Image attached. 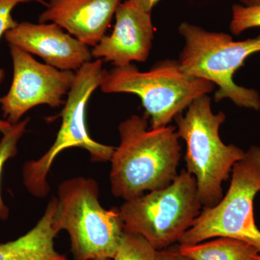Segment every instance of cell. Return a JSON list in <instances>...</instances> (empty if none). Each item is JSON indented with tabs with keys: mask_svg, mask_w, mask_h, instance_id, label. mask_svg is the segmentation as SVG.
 I'll return each instance as SVG.
<instances>
[{
	"mask_svg": "<svg viewBox=\"0 0 260 260\" xmlns=\"http://www.w3.org/2000/svg\"><path fill=\"white\" fill-rule=\"evenodd\" d=\"M223 112L214 114L208 95L195 99L176 116L177 132L186 143V171L194 177L203 208L216 205L223 198L224 181L230 177L236 162L245 151L235 145H225L219 130L225 120Z\"/></svg>",
	"mask_w": 260,
	"mask_h": 260,
	"instance_id": "obj_2",
	"label": "cell"
},
{
	"mask_svg": "<svg viewBox=\"0 0 260 260\" xmlns=\"http://www.w3.org/2000/svg\"><path fill=\"white\" fill-rule=\"evenodd\" d=\"M157 254L143 236L124 230L112 260H156Z\"/></svg>",
	"mask_w": 260,
	"mask_h": 260,
	"instance_id": "obj_15",
	"label": "cell"
},
{
	"mask_svg": "<svg viewBox=\"0 0 260 260\" xmlns=\"http://www.w3.org/2000/svg\"><path fill=\"white\" fill-rule=\"evenodd\" d=\"M107 70L103 68L101 59L88 61L77 70L61 112V126L55 141L41 158L24 164L22 170L24 185L36 198H46L50 192L48 174L56 157L66 149H85L93 162L110 161L115 147L95 141L89 135L86 124L89 99L102 85Z\"/></svg>",
	"mask_w": 260,
	"mask_h": 260,
	"instance_id": "obj_6",
	"label": "cell"
},
{
	"mask_svg": "<svg viewBox=\"0 0 260 260\" xmlns=\"http://www.w3.org/2000/svg\"><path fill=\"white\" fill-rule=\"evenodd\" d=\"M156 260H191L187 256L181 254L179 245L172 246L167 249L158 251Z\"/></svg>",
	"mask_w": 260,
	"mask_h": 260,
	"instance_id": "obj_19",
	"label": "cell"
},
{
	"mask_svg": "<svg viewBox=\"0 0 260 260\" xmlns=\"http://www.w3.org/2000/svg\"><path fill=\"white\" fill-rule=\"evenodd\" d=\"M101 89L105 93L138 95L150 128L169 125L195 99L208 95L211 82L187 74L178 60L166 59L142 72L135 65L116 68L106 73Z\"/></svg>",
	"mask_w": 260,
	"mask_h": 260,
	"instance_id": "obj_5",
	"label": "cell"
},
{
	"mask_svg": "<svg viewBox=\"0 0 260 260\" xmlns=\"http://www.w3.org/2000/svg\"><path fill=\"white\" fill-rule=\"evenodd\" d=\"M137 4L139 5L140 7L146 10V11L151 13L152 10L160 0H133Z\"/></svg>",
	"mask_w": 260,
	"mask_h": 260,
	"instance_id": "obj_20",
	"label": "cell"
},
{
	"mask_svg": "<svg viewBox=\"0 0 260 260\" xmlns=\"http://www.w3.org/2000/svg\"><path fill=\"white\" fill-rule=\"evenodd\" d=\"M99 260H112L111 259H99Z\"/></svg>",
	"mask_w": 260,
	"mask_h": 260,
	"instance_id": "obj_24",
	"label": "cell"
},
{
	"mask_svg": "<svg viewBox=\"0 0 260 260\" xmlns=\"http://www.w3.org/2000/svg\"><path fill=\"white\" fill-rule=\"evenodd\" d=\"M242 5L246 7L258 6L260 5V0H239Z\"/></svg>",
	"mask_w": 260,
	"mask_h": 260,
	"instance_id": "obj_22",
	"label": "cell"
},
{
	"mask_svg": "<svg viewBox=\"0 0 260 260\" xmlns=\"http://www.w3.org/2000/svg\"><path fill=\"white\" fill-rule=\"evenodd\" d=\"M54 224L69 234L73 260L112 259L123 232L119 208L106 210L91 178L75 177L59 184Z\"/></svg>",
	"mask_w": 260,
	"mask_h": 260,
	"instance_id": "obj_4",
	"label": "cell"
},
{
	"mask_svg": "<svg viewBox=\"0 0 260 260\" xmlns=\"http://www.w3.org/2000/svg\"><path fill=\"white\" fill-rule=\"evenodd\" d=\"M32 0H0V39L8 30L15 28L18 25L13 18L12 12L13 9L21 3H29ZM5 72L0 68V85L5 79Z\"/></svg>",
	"mask_w": 260,
	"mask_h": 260,
	"instance_id": "obj_18",
	"label": "cell"
},
{
	"mask_svg": "<svg viewBox=\"0 0 260 260\" xmlns=\"http://www.w3.org/2000/svg\"><path fill=\"white\" fill-rule=\"evenodd\" d=\"M260 192V146L252 145L236 162L226 194L216 205L203 208L181 237L179 245H192L218 237L249 243L260 254V230L254 216V201Z\"/></svg>",
	"mask_w": 260,
	"mask_h": 260,
	"instance_id": "obj_8",
	"label": "cell"
},
{
	"mask_svg": "<svg viewBox=\"0 0 260 260\" xmlns=\"http://www.w3.org/2000/svg\"><path fill=\"white\" fill-rule=\"evenodd\" d=\"M202 208L194 177L183 169L170 185L125 200L119 210L124 231L160 251L179 243Z\"/></svg>",
	"mask_w": 260,
	"mask_h": 260,
	"instance_id": "obj_7",
	"label": "cell"
},
{
	"mask_svg": "<svg viewBox=\"0 0 260 260\" xmlns=\"http://www.w3.org/2000/svg\"><path fill=\"white\" fill-rule=\"evenodd\" d=\"M13 125V124H10L9 121L0 119V133H4L7 130L10 129Z\"/></svg>",
	"mask_w": 260,
	"mask_h": 260,
	"instance_id": "obj_21",
	"label": "cell"
},
{
	"mask_svg": "<svg viewBox=\"0 0 260 260\" xmlns=\"http://www.w3.org/2000/svg\"><path fill=\"white\" fill-rule=\"evenodd\" d=\"M260 27V5L246 7L234 5L232 7V18L230 30L239 36L248 29Z\"/></svg>",
	"mask_w": 260,
	"mask_h": 260,
	"instance_id": "obj_17",
	"label": "cell"
},
{
	"mask_svg": "<svg viewBox=\"0 0 260 260\" xmlns=\"http://www.w3.org/2000/svg\"><path fill=\"white\" fill-rule=\"evenodd\" d=\"M5 37L10 45L39 56L58 70L77 71L93 58L88 46L55 23L22 22Z\"/></svg>",
	"mask_w": 260,
	"mask_h": 260,
	"instance_id": "obj_11",
	"label": "cell"
},
{
	"mask_svg": "<svg viewBox=\"0 0 260 260\" xmlns=\"http://www.w3.org/2000/svg\"><path fill=\"white\" fill-rule=\"evenodd\" d=\"M13 64V78L9 91L0 97L3 116L10 124L20 121L27 112L39 105L59 107L69 93L75 73L42 64L31 54L10 45Z\"/></svg>",
	"mask_w": 260,
	"mask_h": 260,
	"instance_id": "obj_9",
	"label": "cell"
},
{
	"mask_svg": "<svg viewBox=\"0 0 260 260\" xmlns=\"http://www.w3.org/2000/svg\"><path fill=\"white\" fill-rule=\"evenodd\" d=\"M122 0H49L39 23H53L70 35L95 47L105 37Z\"/></svg>",
	"mask_w": 260,
	"mask_h": 260,
	"instance_id": "obj_12",
	"label": "cell"
},
{
	"mask_svg": "<svg viewBox=\"0 0 260 260\" xmlns=\"http://www.w3.org/2000/svg\"><path fill=\"white\" fill-rule=\"evenodd\" d=\"M114 16L116 23L112 34L106 35L93 48L92 56L116 68L133 61L144 62L150 55L154 39L151 13L133 0H126L118 6Z\"/></svg>",
	"mask_w": 260,
	"mask_h": 260,
	"instance_id": "obj_10",
	"label": "cell"
},
{
	"mask_svg": "<svg viewBox=\"0 0 260 260\" xmlns=\"http://www.w3.org/2000/svg\"><path fill=\"white\" fill-rule=\"evenodd\" d=\"M256 260H260V254L256 256Z\"/></svg>",
	"mask_w": 260,
	"mask_h": 260,
	"instance_id": "obj_23",
	"label": "cell"
},
{
	"mask_svg": "<svg viewBox=\"0 0 260 260\" xmlns=\"http://www.w3.org/2000/svg\"><path fill=\"white\" fill-rule=\"evenodd\" d=\"M179 32L184 42L178 59L181 68L187 74L218 86L215 102L228 99L238 107L260 110L259 93L238 85L234 80L246 59L260 52V34L236 42L229 34L208 31L187 22L180 24Z\"/></svg>",
	"mask_w": 260,
	"mask_h": 260,
	"instance_id": "obj_3",
	"label": "cell"
},
{
	"mask_svg": "<svg viewBox=\"0 0 260 260\" xmlns=\"http://www.w3.org/2000/svg\"><path fill=\"white\" fill-rule=\"evenodd\" d=\"M56 205L57 198H51L35 226L14 241L0 244V260H68L54 246L59 233L54 224Z\"/></svg>",
	"mask_w": 260,
	"mask_h": 260,
	"instance_id": "obj_13",
	"label": "cell"
},
{
	"mask_svg": "<svg viewBox=\"0 0 260 260\" xmlns=\"http://www.w3.org/2000/svg\"><path fill=\"white\" fill-rule=\"evenodd\" d=\"M29 120H30L29 118H26L23 121H19L17 124H13L10 129L3 133V137L0 141V181H1L2 172L5 162L10 158L14 157L18 152L19 140L25 133ZM9 209L2 198L1 187H0V219L3 220H7L9 216Z\"/></svg>",
	"mask_w": 260,
	"mask_h": 260,
	"instance_id": "obj_16",
	"label": "cell"
},
{
	"mask_svg": "<svg viewBox=\"0 0 260 260\" xmlns=\"http://www.w3.org/2000/svg\"><path fill=\"white\" fill-rule=\"evenodd\" d=\"M181 254L191 260H256L255 246L239 239L218 237L192 245H179Z\"/></svg>",
	"mask_w": 260,
	"mask_h": 260,
	"instance_id": "obj_14",
	"label": "cell"
},
{
	"mask_svg": "<svg viewBox=\"0 0 260 260\" xmlns=\"http://www.w3.org/2000/svg\"><path fill=\"white\" fill-rule=\"evenodd\" d=\"M119 133L110 160L114 197L125 201L172 184L181 156L176 126L150 128L146 116L133 115L119 124Z\"/></svg>",
	"mask_w": 260,
	"mask_h": 260,
	"instance_id": "obj_1",
	"label": "cell"
}]
</instances>
